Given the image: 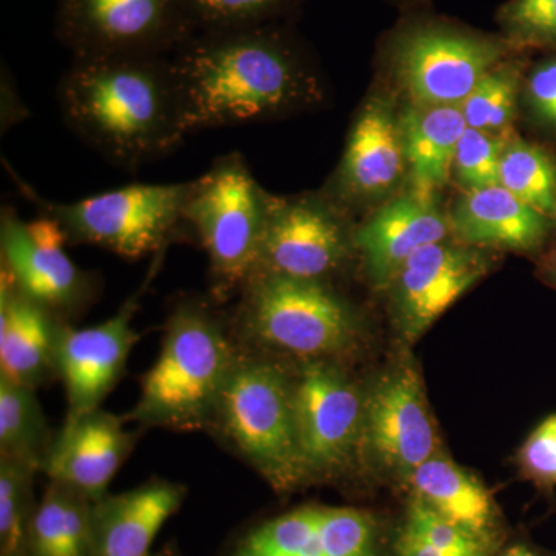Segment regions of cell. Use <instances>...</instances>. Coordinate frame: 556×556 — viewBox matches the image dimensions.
<instances>
[{
  "label": "cell",
  "instance_id": "6da1fadb",
  "mask_svg": "<svg viewBox=\"0 0 556 556\" xmlns=\"http://www.w3.org/2000/svg\"><path fill=\"white\" fill-rule=\"evenodd\" d=\"M170 62L188 135L260 123L318 98L316 76L278 24L197 31Z\"/></svg>",
  "mask_w": 556,
  "mask_h": 556
},
{
  "label": "cell",
  "instance_id": "7a4b0ae2",
  "mask_svg": "<svg viewBox=\"0 0 556 556\" xmlns=\"http://www.w3.org/2000/svg\"><path fill=\"white\" fill-rule=\"evenodd\" d=\"M58 104L68 129L124 170L169 155L188 137L170 56L73 58Z\"/></svg>",
  "mask_w": 556,
  "mask_h": 556
},
{
  "label": "cell",
  "instance_id": "3957f363",
  "mask_svg": "<svg viewBox=\"0 0 556 556\" xmlns=\"http://www.w3.org/2000/svg\"><path fill=\"white\" fill-rule=\"evenodd\" d=\"M239 358L225 324L206 300L193 295L179 300L167 317L160 356L141 380L129 419L174 431L211 430Z\"/></svg>",
  "mask_w": 556,
  "mask_h": 556
},
{
  "label": "cell",
  "instance_id": "277c9868",
  "mask_svg": "<svg viewBox=\"0 0 556 556\" xmlns=\"http://www.w3.org/2000/svg\"><path fill=\"white\" fill-rule=\"evenodd\" d=\"M211 430H217L277 493L308 484L300 455L292 380L273 362L240 356L219 397Z\"/></svg>",
  "mask_w": 556,
  "mask_h": 556
},
{
  "label": "cell",
  "instance_id": "5b68a950",
  "mask_svg": "<svg viewBox=\"0 0 556 556\" xmlns=\"http://www.w3.org/2000/svg\"><path fill=\"white\" fill-rule=\"evenodd\" d=\"M269 199L239 152L190 181L185 226L207 254L215 299L240 292L254 274Z\"/></svg>",
  "mask_w": 556,
  "mask_h": 556
},
{
  "label": "cell",
  "instance_id": "8992f818",
  "mask_svg": "<svg viewBox=\"0 0 556 556\" xmlns=\"http://www.w3.org/2000/svg\"><path fill=\"white\" fill-rule=\"evenodd\" d=\"M240 295L237 324L257 345L302 362H332L356 345V314L325 281L254 274Z\"/></svg>",
  "mask_w": 556,
  "mask_h": 556
},
{
  "label": "cell",
  "instance_id": "52a82bcc",
  "mask_svg": "<svg viewBox=\"0 0 556 556\" xmlns=\"http://www.w3.org/2000/svg\"><path fill=\"white\" fill-rule=\"evenodd\" d=\"M20 182L40 214L56 219L68 243L93 244L137 260L167 249L185 226L188 182L130 185L73 203L43 200Z\"/></svg>",
  "mask_w": 556,
  "mask_h": 556
},
{
  "label": "cell",
  "instance_id": "ba28073f",
  "mask_svg": "<svg viewBox=\"0 0 556 556\" xmlns=\"http://www.w3.org/2000/svg\"><path fill=\"white\" fill-rule=\"evenodd\" d=\"M54 24L73 58L170 56L197 33L181 0H58Z\"/></svg>",
  "mask_w": 556,
  "mask_h": 556
},
{
  "label": "cell",
  "instance_id": "9c48e42d",
  "mask_svg": "<svg viewBox=\"0 0 556 556\" xmlns=\"http://www.w3.org/2000/svg\"><path fill=\"white\" fill-rule=\"evenodd\" d=\"M292 390L308 482L340 477L362 452L365 393L329 361L302 362Z\"/></svg>",
  "mask_w": 556,
  "mask_h": 556
},
{
  "label": "cell",
  "instance_id": "30bf717a",
  "mask_svg": "<svg viewBox=\"0 0 556 556\" xmlns=\"http://www.w3.org/2000/svg\"><path fill=\"white\" fill-rule=\"evenodd\" d=\"M222 556H396L382 518L356 507L305 504L252 522Z\"/></svg>",
  "mask_w": 556,
  "mask_h": 556
},
{
  "label": "cell",
  "instance_id": "8fae6325",
  "mask_svg": "<svg viewBox=\"0 0 556 556\" xmlns=\"http://www.w3.org/2000/svg\"><path fill=\"white\" fill-rule=\"evenodd\" d=\"M362 452L404 484L439 453L437 426L415 362H399L365 393Z\"/></svg>",
  "mask_w": 556,
  "mask_h": 556
},
{
  "label": "cell",
  "instance_id": "7c38bea8",
  "mask_svg": "<svg viewBox=\"0 0 556 556\" xmlns=\"http://www.w3.org/2000/svg\"><path fill=\"white\" fill-rule=\"evenodd\" d=\"M503 42L430 25L397 40L394 64L416 105H459L504 56Z\"/></svg>",
  "mask_w": 556,
  "mask_h": 556
},
{
  "label": "cell",
  "instance_id": "4fadbf2b",
  "mask_svg": "<svg viewBox=\"0 0 556 556\" xmlns=\"http://www.w3.org/2000/svg\"><path fill=\"white\" fill-rule=\"evenodd\" d=\"M164 252L166 249L155 254L141 287L108 320L89 328L60 325L56 372L61 376L67 394L65 422L100 409L102 402L119 382L130 351L138 342V332L131 324L149 285L159 273Z\"/></svg>",
  "mask_w": 556,
  "mask_h": 556
},
{
  "label": "cell",
  "instance_id": "5bb4252c",
  "mask_svg": "<svg viewBox=\"0 0 556 556\" xmlns=\"http://www.w3.org/2000/svg\"><path fill=\"white\" fill-rule=\"evenodd\" d=\"M67 237L50 215L25 222L2 208V270L33 302L54 316L72 314L93 298V280L65 252Z\"/></svg>",
  "mask_w": 556,
  "mask_h": 556
},
{
  "label": "cell",
  "instance_id": "9a60e30c",
  "mask_svg": "<svg viewBox=\"0 0 556 556\" xmlns=\"http://www.w3.org/2000/svg\"><path fill=\"white\" fill-rule=\"evenodd\" d=\"M348 247L345 226L331 204L314 197H270L254 274L325 281L345 262Z\"/></svg>",
  "mask_w": 556,
  "mask_h": 556
},
{
  "label": "cell",
  "instance_id": "2e32d148",
  "mask_svg": "<svg viewBox=\"0 0 556 556\" xmlns=\"http://www.w3.org/2000/svg\"><path fill=\"white\" fill-rule=\"evenodd\" d=\"M486 273L489 262L475 249L441 241L417 251L390 283L399 334L415 343Z\"/></svg>",
  "mask_w": 556,
  "mask_h": 556
},
{
  "label": "cell",
  "instance_id": "e0dca14e",
  "mask_svg": "<svg viewBox=\"0 0 556 556\" xmlns=\"http://www.w3.org/2000/svg\"><path fill=\"white\" fill-rule=\"evenodd\" d=\"M131 447L134 437L124 420L102 408L94 409L64 422L40 470L50 481L72 486L94 503L108 495L110 482Z\"/></svg>",
  "mask_w": 556,
  "mask_h": 556
},
{
  "label": "cell",
  "instance_id": "ac0fdd59",
  "mask_svg": "<svg viewBox=\"0 0 556 556\" xmlns=\"http://www.w3.org/2000/svg\"><path fill=\"white\" fill-rule=\"evenodd\" d=\"M186 496L185 485L155 478L94 501L90 556H149L160 530L178 514Z\"/></svg>",
  "mask_w": 556,
  "mask_h": 556
},
{
  "label": "cell",
  "instance_id": "d6986e66",
  "mask_svg": "<svg viewBox=\"0 0 556 556\" xmlns=\"http://www.w3.org/2000/svg\"><path fill=\"white\" fill-rule=\"evenodd\" d=\"M447 219L433 200L415 193L391 201L357 230L354 243L376 287L390 285L412 255L430 244L445 241Z\"/></svg>",
  "mask_w": 556,
  "mask_h": 556
},
{
  "label": "cell",
  "instance_id": "ffe728a7",
  "mask_svg": "<svg viewBox=\"0 0 556 556\" xmlns=\"http://www.w3.org/2000/svg\"><path fill=\"white\" fill-rule=\"evenodd\" d=\"M60 325L49 309L0 277V378L36 390L56 372Z\"/></svg>",
  "mask_w": 556,
  "mask_h": 556
},
{
  "label": "cell",
  "instance_id": "44dd1931",
  "mask_svg": "<svg viewBox=\"0 0 556 556\" xmlns=\"http://www.w3.org/2000/svg\"><path fill=\"white\" fill-rule=\"evenodd\" d=\"M405 485L412 496L419 497L459 529L490 546H503V515L495 497L475 475L457 466L455 460L439 452L417 467Z\"/></svg>",
  "mask_w": 556,
  "mask_h": 556
},
{
  "label": "cell",
  "instance_id": "7402d4cb",
  "mask_svg": "<svg viewBox=\"0 0 556 556\" xmlns=\"http://www.w3.org/2000/svg\"><path fill=\"white\" fill-rule=\"evenodd\" d=\"M453 230L468 247L533 252L546 244L554 222L503 186L468 190L453 214Z\"/></svg>",
  "mask_w": 556,
  "mask_h": 556
},
{
  "label": "cell",
  "instance_id": "603a6c76",
  "mask_svg": "<svg viewBox=\"0 0 556 556\" xmlns=\"http://www.w3.org/2000/svg\"><path fill=\"white\" fill-rule=\"evenodd\" d=\"M405 161L401 127L386 108L371 102L351 130L338 188L350 199L387 192L396 185Z\"/></svg>",
  "mask_w": 556,
  "mask_h": 556
},
{
  "label": "cell",
  "instance_id": "cb8c5ba5",
  "mask_svg": "<svg viewBox=\"0 0 556 556\" xmlns=\"http://www.w3.org/2000/svg\"><path fill=\"white\" fill-rule=\"evenodd\" d=\"M401 130L415 188L413 193L433 200L434 193L447 185L457 144L467 130L463 110L457 105H416L402 119Z\"/></svg>",
  "mask_w": 556,
  "mask_h": 556
},
{
  "label": "cell",
  "instance_id": "d4e9b609",
  "mask_svg": "<svg viewBox=\"0 0 556 556\" xmlns=\"http://www.w3.org/2000/svg\"><path fill=\"white\" fill-rule=\"evenodd\" d=\"M93 503L72 486L50 481L25 535V556H90Z\"/></svg>",
  "mask_w": 556,
  "mask_h": 556
},
{
  "label": "cell",
  "instance_id": "484cf974",
  "mask_svg": "<svg viewBox=\"0 0 556 556\" xmlns=\"http://www.w3.org/2000/svg\"><path fill=\"white\" fill-rule=\"evenodd\" d=\"M53 439L35 390L0 378V456L40 470Z\"/></svg>",
  "mask_w": 556,
  "mask_h": 556
},
{
  "label": "cell",
  "instance_id": "4316f807",
  "mask_svg": "<svg viewBox=\"0 0 556 556\" xmlns=\"http://www.w3.org/2000/svg\"><path fill=\"white\" fill-rule=\"evenodd\" d=\"M496 552L416 496H409L404 521L394 533L396 556H493Z\"/></svg>",
  "mask_w": 556,
  "mask_h": 556
},
{
  "label": "cell",
  "instance_id": "83f0119b",
  "mask_svg": "<svg viewBox=\"0 0 556 556\" xmlns=\"http://www.w3.org/2000/svg\"><path fill=\"white\" fill-rule=\"evenodd\" d=\"M500 185L556 222V167L544 150L522 141L506 144L501 156Z\"/></svg>",
  "mask_w": 556,
  "mask_h": 556
},
{
  "label": "cell",
  "instance_id": "f1b7e54d",
  "mask_svg": "<svg viewBox=\"0 0 556 556\" xmlns=\"http://www.w3.org/2000/svg\"><path fill=\"white\" fill-rule=\"evenodd\" d=\"M38 468L0 456V555L24 551L28 522L36 504L33 477Z\"/></svg>",
  "mask_w": 556,
  "mask_h": 556
},
{
  "label": "cell",
  "instance_id": "f546056e",
  "mask_svg": "<svg viewBox=\"0 0 556 556\" xmlns=\"http://www.w3.org/2000/svg\"><path fill=\"white\" fill-rule=\"evenodd\" d=\"M298 0H181L197 31L280 24Z\"/></svg>",
  "mask_w": 556,
  "mask_h": 556
},
{
  "label": "cell",
  "instance_id": "4dcf8cb0",
  "mask_svg": "<svg viewBox=\"0 0 556 556\" xmlns=\"http://www.w3.org/2000/svg\"><path fill=\"white\" fill-rule=\"evenodd\" d=\"M515 79L510 73L493 70L460 104L468 129L496 134L514 118Z\"/></svg>",
  "mask_w": 556,
  "mask_h": 556
},
{
  "label": "cell",
  "instance_id": "1f68e13d",
  "mask_svg": "<svg viewBox=\"0 0 556 556\" xmlns=\"http://www.w3.org/2000/svg\"><path fill=\"white\" fill-rule=\"evenodd\" d=\"M504 149L506 144L501 139L467 127L457 144L453 166L460 185L468 190L500 185L501 156Z\"/></svg>",
  "mask_w": 556,
  "mask_h": 556
},
{
  "label": "cell",
  "instance_id": "d6a6232c",
  "mask_svg": "<svg viewBox=\"0 0 556 556\" xmlns=\"http://www.w3.org/2000/svg\"><path fill=\"white\" fill-rule=\"evenodd\" d=\"M508 38L525 46H555L556 0H508L500 11Z\"/></svg>",
  "mask_w": 556,
  "mask_h": 556
},
{
  "label": "cell",
  "instance_id": "836d02e7",
  "mask_svg": "<svg viewBox=\"0 0 556 556\" xmlns=\"http://www.w3.org/2000/svg\"><path fill=\"white\" fill-rule=\"evenodd\" d=\"M517 464L527 481L556 489V415L546 417L518 450Z\"/></svg>",
  "mask_w": 556,
  "mask_h": 556
},
{
  "label": "cell",
  "instance_id": "e575fe53",
  "mask_svg": "<svg viewBox=\"0 0 556 556\" xmlns=\"http://www.w3.org/2000/svg\"><path fill=\"white\" fill-rule=\"evenodd\" d=\"M529 101L541 119L556 126V60L544 62L530 76Z\"/></svg>",
  "mask_w": 556,
  "mask_h": 556
},
{
  "label": "cell",
  "instance_id": "d590c367",
  "mask_svg": "<svg viewBox=\"0 0 556 556\" xmlns=\"http://www.w3.org/2000/svg\"><path fill=\"white\" fill-rule=\"evenodd\" d=\"M493 556H547L540 548L532 546V544L525 543V541H517V543L508 544V546H501Z\"/></svg>",
  "mask_w": 556,
  "mask_h": 556
},
{
  "label": "cell",
  "instance_id": "8d00e7d4",
  "mask_svg": "<svg viewBox=\"0 0 556 556\" xmlns=\"http://www.w3.org/2000/svg\"><path fill=\"white\" fill-rule=\"evenodd\" d=\"M541 274H543L544 280L556 288V247L544 257Z\"/></svg>",
  "mask_w": 556,
  "mask_h": 556
},
{
  "label": "cell",
  "instance_id": "74e56055",
  "mask_svg": "<svg viewBox=\"0 0 556 556\" xmlns=\"http://www.w3.org/2000/svg\"><path fill=\"white\" fill-rule=\"evenodd\" d=\"M149 556H182L181 552H179V548L172 546H164L163 548H160L159 552H152Z\"/></svg>",
  "mask_w": 556,
  "mask_h": 556
},
{
  "label": "cell",
  "instance_id": "f35d334b",
  "mask_svg": "<svg viewBox=\"0 0 556 556\" xmlns=\"http://www.w3.org/2000/svg\"><path fill=\"white\" fill-rule=\"evenodd\" d=\"M0 556H25L24 551L16 552V554H7V555H0Z\"/></svg>",
  "mask_w": 556,
  "mask_h": 556
}]
</instances>
